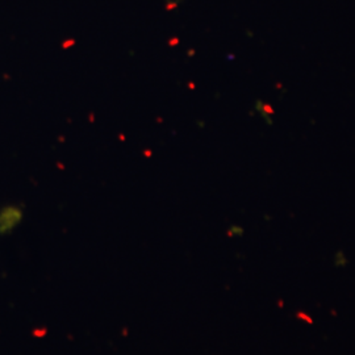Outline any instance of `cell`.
I'll return each instance as SVG.
<instances>
[{
  "mask_svg": "<svg viewBox=\"0 0 355 355\" xmlns=\"http://www.w3.org/2000/svg\"><path fill=\"white\" fill-rule=\"evenodd\" d=\"M23 220V211L17 205H7L0 209V234L12 232Z\"/></svg>",
  "mask_w": 355,
  "mask_h": 355,
  "instance_id": "obj_1",
  "label": "cell"
}]
</instances>
